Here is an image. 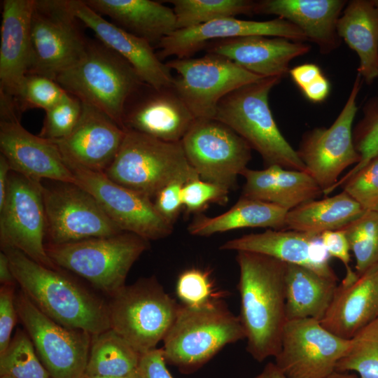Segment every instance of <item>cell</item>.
<instances>
[{
    "label": "cell",
    "instance_id": "1",
    "mask_svg": "<svg viewBox=\"0 0 378 378\" xmlns=\"http://www.w3.org/2000/svg\"><path fill=\"white\" fill-rule=\"evenodd\" d=\"M238 290L246 350L257 361L276 357L287 321V263L263 254L237 251Z\"/></svg>",
    "mask_w": 378,
    "mask_h": 378
},
{
    "label": "cell",
    "instance_id": "2",
    "mask_svg": "<svg viewBox=\"0 0 378 378\" xmlns=\"http://www.w3.org/2000/svg\"><path fill=\"white\" fill-rule=\"evenodd\" d=\"M20 290L44 314L70 328L97 335L110 328L107 304L58 270L45 267L20 251L1 248Z\"/></svg>",
    "mask_w": 378,
    "mask_h": 378
},
{
    "label": "cell",
    "instance_id": "3",
    "mask_svg": "<svg viewBox=\"0 0 378 378\" xmlns=\"http://www.w3.org/2000/svg\"><path fill=\"white\" fill-rule=\"evenodd\" d=\"M244 339L246 334L239 316L215 298L199 306L179 304L162 349L167 364L190 374L225 346Z\"/></svg>",
    "mask_w": 378,
    "mask_h": 378
},
{
    "label": "cell",
    "instance_id": "4",
    "mask_svg": "<svg viewBox=\"0 0 378 378\" xmlns=\"http://www.w3.org/2000/svg\"><path fill=\"white\" fill-rule=\"evenodd\" d=\"M281 80L263 78L232 91L219 102L214 118L241 136L267 167L307 172L297 150L281 133L270 108V92Z\"/></svg>",
    "mask_w": 378,
    "mask_h": 378
},
{
    "label": "cell",
    "instance_id": "5",
    "mask_svg": "<svg viewBox=\"0 0 378 378\" xmlns=\"http://www.w3.org/2000/svg\"><path fill=\"white\" fill-rule=\"evenodd\" d=\"M55 81L67 93L103 111L122 127L125 104L144 83L126 59L98 39H88L80 59Z\"/></svg>",
    "mask_w": 378,
    "mask_h": 378
},
{
    "label": "cell",
    "instance_id": "6",
    "mask_svg": "<svg viewBox=\"0 0 378 378\" xmlns=\"http://www.w3.org/2000/svg\"><path fill=\"white\" fill-rule=\"evenodd\" d=\"M104 173L151 200L172 182L200 178L189 164L181 141H162L130 130H125L122 145Z\"/></svg>",
    "mask_w": 378,
    "mask_h": 378
},
{
    "label": "cell",
    "instance_id": "7",
    "mask_svg": "<svg viewBox=\"0 0 378 378\" xmlns=\"http://www.w3.org/2000/svg\"><path fill=\"white\" fill-rule=\"evenodd\" d=\"M148 247V240L128 232L46 244L48 256L57 267L77 274L109 295L125 285L131 267Z\"/></svg>",
    "mask_w": 378,
    "mask_h": 378
},
{
    "label": "cell",
    "instance_id": "8",
    "mask_svg": "<svg viewBox=\"0 0 378 378\" xmlns=\"http://www.w3.org/2000/svg\"><path fill=\"white\" fill-rule=\"evenodd\" d=\"M178 307L155 276L141 278L110 295V328L142 355L163 340Z\"/></svg>",
    "mask_w": 378,
    "mask_h": 378
},
{
    "label": "cell",
    "instance_id": "9",
    "mask_svg": "<svg viewBox=\"0 0 378 378\" xmlns=\"http://www.w3.org/2000/svg\"><path fill=\"white\" fill-rule=\"evenodd\" d=\"M80 22L70 0H35L31 19L28 74L55 80L62 72L77 62L88 42Z\"/></svg>",
    "mask_w": 378,
    "mask_h": 378
},
{
    "label": "cell",
    "instance_id": "10",
    "mask_svg": "<svg viewBox=\"0 0 378 378\" xmlns=\"http://www.w3.org/2000/svg\"><path fill=\"white\" fill-rule=\"evenodd\" d=\"M186 157L202 180L228 190L251 159L248 144L215 118H196L181 141Z\"/></svg>",
    "mask_w": 378,
    "mask_h": 378
},
{
    "label": "cell",
    "instance_id": "11",
    "mask_svg": "<svg viewBox=\"0 0 378 378\" xmlns=\"http://www.w3.org/2000/svg\"><path fill=\"white\" fill-rule=\"evenodd\" d=\"M18 318L52 378H85L90 332L65 327L41 312L21 290L15 294Z\"/></svg>",
    "mask_w": 378,
    "mask_h": 378
},
{
    "label": "cell",
    "instance_id": "12",
    "mask_svg": "<svg viewBox=\"0 0 378 378\" xmlns=\"http://www.w3.org/2000/svg\"><path fill=\"white\" fill-rule=\"evenodd\" d=\"M176 72L173 89L196 118H214L219 102L232 91L263 77L214 53L166 62Z\"/></svg>",
    "mask_w": 378,
    "mask_h": 378
},
{
    "label": "cell",
    "instance_id": "13",
    "mask_svg": "<svg viewBox=\"0 0 378 378\" xmlns=\"http://www.w3.org/2000/svg\"><path fill=\"white\" fill-rule=\"evenodd\" d=\"M46 218L42 181L11 171L5 202L0 208L1 248H13L55 270L43 241Z\"/></svg>",
    "mask_w": 378,
    "mask_h": 378
},
{
    "label": "cell",
    "instance_id": "14",
    "mask_svg": "<svg viewBox=\"0 0 378 378\" xmlns=\"http://www.w3.org/2000/svg\"><path fill=\"white\" fill-rule=\"evenodd\" d=\"M46 234L50 244L106 237L120 232L95 198L76 183L43 185Z\"/></svg>",
    "mask_w": 378,
    "mask_h": 378
},
{
    "label": "cell",
    "instance_id": "15",
    "mask_svg": "<svg viewBox=\"0 0 378 378\" xmlns=\"http://www.w3.org/2000/svg\"><path fill=\"white\" fill-rule=\"evenodd\" d=\"M64 161L75 177L76 184L95 198L120 230L148 241L161 239L172 233L174 225L158 213L150 198L114 182L103 172Z\"/></svg>",
    "mask_w": 378,
    "mask_h": 378
},
{
    "label": "cell",
    "instance_id": "16",
    "mask_svg": "<svg viewBox=\"0 0 378 378\" xmlns=\"http://www.w3.org/2000/svg\"><path fill=\"white\" fill-rule=\"evenodd\" d=\"M360 80L358 74L348 99L332 125L328 128H315L307 132L297 150L307 172L325 195L338 181L341 173L349 166L357 164L360 159L352 134Z\"/></svg>",
    "mask_w": 378,
    "mask_h": 378
},
{
    "label": "cell",
    "instance_id": "17",
    "mask_svg": "<svg viewBox=\"0 0 378 378\" xmlns=\"http://www.w3.org/2000/svg\"><path fill=\"white\" fill-rule=\"evenodd\" d=\"M352 342L335 335L316 319L288 320L274 363L287 378H326Z\"/></svg>",
    "mask_w": 378,
    "mask_h": 378
},
{
    "label": "cell",
    "instance_id": "18",
    "mask_svg": "<svg viewBox=\"0 0 378 378\" xmlns=\"http://www.w3.org/2000/svg\"><path fill=\"white\" fill-rule=\"evenodd\" d=\"M196 118L173 88L143 83L127 101L122 127L156 139L181 142Z\"/></svg>",
    "mask_w": 378,
    "mask_h": 378
},
{
    "label": "cell",
    "instance_id": "19",
    "mask_svg": "<svg viewBox=\"0 0 378 378\" xmlns=\"http://www.w3.org/2000/svg\"><path fill=\"white\" fill-rule=\"evenodd\" d=\"M0 149L11 171L42 181L76 183L57 146L24 129L15 111L0 113Z\"/></svg>",
    "mask_w": 378,
    "mask_h": 378
},
{
    "label": "cell",
    "instance_id": "20",
    "mask_svg": "<svg viewBox=\"0 0 378 378\" xmlns=\"http://www.w3.org/2000/svg\"><path fill=\"white\" fill-rule=\"evenodd\" d=\"M249 36L281 37L300 42L307 40L300 28L281 18L260 22L231 17L176 29L160 42L157 55L162 61L169 57H190L209 42Z\"/></svg>",
    "mask_w": 378,
    "mask_h": 378
},
{
    "label": "cell",
    "instance_id": "21",
    "mask_svg": "<svg viewBox=\"0 0 378 378\" xmlns=\"http://www.w3.org/2000/svg\"><path fill=\"white\" fill-rule=\"evenodd\" d=\"M125 135V130L108 115L82 103L80 119L71 133L52 141L65 160L104 172L115 159Z\"/></svg>",
    "mask_w": 378,
    "mask_h": 378
},
{
    "label": "cell",
    "instance_id": "22",
    "mask_svg": "<svg viewBox=\"0 0 378 378\" xmlns=\"http://www.w3.org/2000/svg\"><path fill=\"white\" fill-rule=\"evenodd\" d=\"M76 16L90 29L97 39L126 59L143 82L155 88H172L174 77L166 63L159 59L154 47L104 19L83 0H70Z\"/></svg>",
    "mask_w": 378,
    "mask_h": 378
},
{
    "label": "cell",
    "instance_id": "23",
    "mask_svg": "<svg viewBox=\"0 0 378 378\" xmlns=\"http://www.w3.org/2000/svg\"><path fill=\"white\" fill-rule=\"evenodd\" d=\"M220 248L263 254L288 264L306 267L323 276L337 279L329 264L330 256L321 235L267 229L261 233L245 234L227 241Z\"/></svg>",
    "mask_w": 378,
    "mask_h": 378
},
{
    "label": "cell",
    "instance_id": "24",
    "mask_svg": "<svg viewBox=\"0 0 378 378\" xmlns=\"http://www.w3.org/2000/svg\"><path fill=\"white\" fill-rule=\"evenodd\" d=\"M205 48L254 74L282 78L289 72L290 61L309 52L311 46L285 38L249 36L214 41Z\"/></svg>",
    "mask_w": 378,
    "mask_h": 378
},
{
    "label": "cell",
    "instance_id": "25",
    "mask_svg": "<svg viewBox=\"0 0 378 378\" xmlns=\"http://www.w3.org/2000/svg\"><path fill=\"white\" fill-rule=\"evenodd\" d=\"M35 0H4L0 43V96L15 99L31 62V19Z\"/></svg>",
    "mask_w": 378,
    "mask_h": 378
},
{
    "label": "cell",
    "instance_id": "26",
    "mask_svg": "<svg viewBox=\"0 0 378 378\" xmlns=\"http://www.w3.org/2000/svg\"><path fill=\"white\" fill-rule=\"evenodd\" d=\"M378 316V264L353 281H343L320 323L335 335L353 340Z\"/></svg>",
    "mask_w": 378,
    "mask_h": 378
},
{
    "label": "cell",
    "instance_id": "27",
    "mask_svg": "<svg viewBox=\"0 0 378 378\" xmlns=\"http://www.w3.org/2000/svg\"><path fill=\"white\" fill-rule=\"evenodd\" d=\"M346 4L344 0H261L256 1L255 14L275 15L290 22L321 54H328L340 46L337 24Z\"/></svg>",
    "mask_w": 378,
    "mask_h": 378
},
{
    "label": "cell",
    "instance_id": "28",
    "mask_svg": "<svg viewBox=\"0 0 378 378\" xmlns=\"http://www.w3.org/2000/svg\"><path fill=\"white\" fill-rule=\"evenodd\" d=\"M242 197L259 200L290 211L321 195L323 190L307 172L273 165L261 170L246 168Z\"/></svg>",
    "mask_w": 378,
    "mask_h": 378
},
{
    "label": "cell",
    "instance_id": "29",
    "mask_svg": "<svg viewBox=\"0 0 378 378\" xmlns=\"http://www.w3.org/2000/svg\"><path fill=\"white\" fill-rule=\"evenodd\" d=\"M88 6L115 24L146 40L153 47L176 29L173 10L150 0H85Z\"/></svg>",
    "mask_w": 378,
    "mask_h": 378
},
{
    "label": "cell",
    "instance_id": "30",
    "mask_svg": "<svg viewBox=\"0 0 378 378\" xmlns=\"http://www.w3.org/2000/svg\"><path fill=\"white\" fill-rule=\"evenodd\" d=\"M337 31L359 57L358 74L368 84L374 81L378 78V0L349 1Z\"/></svg>",
    "mask_w": 378,
    "mask_h": 378
},
{
    "label": "cell",
    "instance_id": "31",
    "mask_svg": "<svg viewBox=\"0 0 378 378\" xmlns=\"http://www.w3.org/2000/svg\"><path fill=\"white\" fill-rule=\"evenodd\" d=\"M337 279L323 276L306 267L288 264L285 279L288 320L324 316L337 287Z\"/></svg>",
    "mask_w": 378,
    "mask_h": 378
},
{
    "label": "cell",
    "instance_id": "32",
    "mask_svg": "<svg viewBox=\"0 0 378 378\" xmlns=\"http://www.w3.org/2000/svg\"><path fill=\"white\" fill-rule=\"evenodd\" d=\"M288 211L274 204L241 196L225 213L214 217L199 214L188 225V231L194 236L208 237L246 227L284 230Z\"/></svg>",
    "mask_w": 378,
    "mask_h": 378
},
{
    "label": "cell",
    "instance_id": "33",
    "mask_svg": "<svg viewBox=\"0 0 378 378\" xmlns=\"http://www.w3.org/2000/svg\"><path fill=\"white\" fill-rule=\"evenodd\" d=\"M365 210L346 192L321 200L305 202L288 211L286 230L321 235L340 230L361 216Z\"/></svg>",
    "mask_w": 378,
    "mask_h": 378
},
{
    "label": "cell",
    "instance_id": "34",
    "mask_svg": "<svg viewBox=\"0 0 378 378\" xmlns=\"http://www.w3.org/2000/svg\"><path fill=\"white\" fill-rule=\"evenodd\" d=\"M141 356L111 328L92 335L85 378L131 374L138 370Z\"/></svg>",
    "mask_w": 378,
    "mask_h": 378
},
{
    "label": "cell",
    "instance_id": "35",
    "mask_svg": "<svg viewBox=\"0 0 378 378\" xmlns=\"http://www.w3.org/2000/svg\"><path fill=\"white\" fill-rule=\"evenodd\" d=\"M177 29L196 27L216 20L237 15L255 14L256 1L251 0H170Z\"/></svg>",
    "mask_w": 378,
    "mask_h": 378
},
{
    "label": "cell",
    "instance_id": "36",
    "mask_svg": "<svg viewBox=\"0 0 378 378\" xmlns=\"http://www.w3.org/2000/svg\"><path fill=\"white\" fill-rule=\"evenodd\" d=\"M0 375L11 378H52L39 359L30 337L20 329L0 354Z\"/></svg>",
    "mask_w": 378,
    "mask_h": 378
},
{
    "label": "cell",
    "instance_id": "37",
    "mask_svg": "<svg viewBox=\"0 0 378 378\" xmlns=\"http://www.w3.org/2000/svg\"><path fill=\"white\" fill-rule=\"evenodd\" d=\"M340 230L354 253L358 276L378 264V210L365 211Z\"/></svg>",
    "mask_w": 378,
    "mask_h": 378
},
{
    "label": "cell",
    "instance_id": "38",
    "mask_svg": "<svg viewBox=\"0 0 378 378\" xmlns=\"http://www.w3.org/2000/svg\"><path fill=\"white\" fill-rule=\"evenodd\" d=\"M68 94L55 80L28 74L22 80L14 102L20 113L31 108H41L46 111Z\"/></svg>",
    "mask_w": 378,
    "mask_h": 378
},
{
    "label": "cell",
    "instance_id": "39",
    "mask_svg": "<svg viewBox=\"0 0 378 378\" xmlns=\"http://www.w3.org/2000/svg\"><path fill=\"white\" fill-rule=\"evenodd\" d=\"M82 111V102L68 94L62 100L46 111L41 130L42 138L57 141L69 135L76 126Z\"/></svg>",
    "mask_w": 378,
    "mask_h": 378
},
{
    "label": "cell",
    "instance_id": "40",
    "mask_svg": "<svg viewBox=\"0 0 378 378\" xmlns=\"http://www.w3.org/2000/svg\"><path fill=\"white\" fill-rule=\"evenodd\" d=\"M353 139L360 161L332 187L330 192L378 156V104L374 103L366 108L365 116L356 127Z\"/></svg>",
    "mask_w": 378,
    "mask_h": 378
},
{
    "label": "cell",
    "instance_id": "41",
    "mask_svg": "<svg viewBox=\"0 0 378 378\" xmlns=\"http://www.w3.org/2000/svg\"><path fill=\"white\" fill-rule=\"evenodd\" d=\"M348 352L339 360L336 370L354 371L358 378H378V339L355 338Z\"/></svg>",
    "mask_w": 378,
    "mask_h": 378
},
{
    "label": "cell",
    "instance_id": "42",
    "mask_svg": "<svg viewBox=\"0 0 378 378\" xmlns=\"http://www.w3.org/2000/svg\"><path fill=\"white\" fill-rule=\"evenodd\" d=\"M176 295L188 306H199L218 298L210 278V274L200 268H190L178 277Z\"/></svg>",
    "mask_w": 378,
    "mask_h": 378
},
{
    "label": "cell",
    "instance_id": "43",
    "mask_svg": "<svg viewBox=\"0 0 378 378\" xmlns=\"http://www.w3.org/2000/svg\"><path fill=\"white\" fill-rule=\"evenodd\" d=\"M343 191L365 211L378 210V156L346 180Z\"/></svg>",
    "mask_w": 378,
    "mask_h": 378
},
{
    "label": "cell",
    "instance_id": "44",
    "mask_svg": "<svg viewBox=\"0 0 378 378\" xmlns=\"http://www.w3.org/2000/svg\"><path fill=\"white\" fill-rule=\"evenodd\" d=\"M230 190L216 184L195 178L186 183L181 190L187 213H200L210 203L225 204Z\"/></svg>",
    "mask_w": 378,
    "mask_h": 378
},
{
    "label": "cell",
    "instance_id": "45",
    "mask_svg": "<svg viewBox=\"0 0 378 378\" xmlns=\"http://www.w3.org/2000/svg\"><path fill=\"white\" fill-rule=\"evenodd\" d=\"M186 183L172 182L162 188L154 197V206L158 213L169 224L174 225L183 206L181 190Z\"/></svg>",
    "mask_w": 378,
    "mask_h": 378
},
{
    "label": "cell",
    "instance_id": "46",
    "mask_svg": "<svg viewBox=\"0 0 378 378\" xmlns=\"http://www.w3.org/2000/svg\"><path fill=\"white\" fill-rule=\"evenodd\" d=\"M14 286L1 285L0 288V354L8 346L11 332L18 318Z\"/></svg>",
    "mask_w": 378,
    "mask_h": 378
},
{
    "label": "cell",
    "instance_id": "47",
    "mask_svg": "<svg viewBox=\"0 0 378 378\" xmlns=\"http://www.w3.org/2000/svg\"><path fill=\"white\" fill-rule=\"evenodd\" d=\"M321 239L330 257L339 259L344 265L346 275L354 274L349 267L351 250L347 237L342 230H329L321 234Z\"/></svg>",
    "mask_w": 378,
    "mask_h": 378
},
{
    "label": "cell",
    "instance_id": "48",
    "mask_svg": "<svg viewBox=\"0 0 378 378\" xmlns=\"http://www.w3.org/2000/svg\"><path fill=\"white\" fill-rule=\"evenodd\" d=\"M162 349H153L141 356L139 372L142 378H173L166 366Z\"/></svg>",
    "mask_w": 378,
    "mask_h": 378
},
{
    "label": "cell",
    "instance_id": "49",
    "mask_svg": "<svg viewBox=\"0 0 378 378\" xmlns=\"http://www.w3.org/2000/svg\"><path fill=\"white\" fill-rule=\"evenodd\" d=\"M289 73L293 80L302 91L323 75L318 66L309 63L295 66Z\"/></svg>",
    "mask_w": 378,
    "mask_h": 378
},
{
    "label": "cell",
    "instance_id": "50",
    "mask_svg": "<svg viewBox=\"0 0 378 378\" xmlns=\"http://www.w3.org/2000/svg\"><path fill=\"white\" fill-rule=\"evenodd\" d=\"M330 85L325 76L319 78L307 86L303 90L305 97L313 102H321L329 94Z\"/></svg>",
    "mask_w": 378,
    "mask_h": 378
},
{
    "label": "cell",
    "instance_id": "51",
    "mask_svg": "<svg viewBox=\"0 0 378 378\" xmlns=\"http://www.w3.org/2000/svg\"><path fill=\"white\" fill-rule=\"evenodd\" d=\"M11 168L4 155H0V208L4 205L9 183Z\"/></svg>",
    "mask_w": 378,
    "mask_h": 378
},
{
    "label": "cell",
    "instance_id": "52",
    "mask_svg": "<svg viewBox=\"0 0 378 378\" xmlns=\"http://www.w3.org/2000/svg\"><path fill=\"white\" fill-rule=\"evenodd\" d=\"M0 281L1 285H15L16 284L8 258L3 251L0 252Z\"/></svg>",
    "mask_w": 378,
    "mask_h": 378
},
{
    "label": "cell",
    "instance_id": "53",
    "mask_svg": "<svg viewBox=\"0 0 378 378\" xmlns=\"http://www.w3.org/2000/svg\"><path fill=\"white\" fill-rule=\"evenodd\" d=\"M355 338L378 339V316L365 326Z\"/></svg>",
    "mask_w": 378,
    "mask_h": 378
},
{
    "label": "cell",
    "instance_id": "54",
    "mask_svg": "<svg viewBox=\"0 0 378 378\" xmlns=\"http://www.w3.org/2000/svg\"><path fill=\"white\" fill-rule=\"evenodd\" d=\"M262 372L264 378H287L274 363H268Z\"/></svg>",
    "mask_w": 378,
    "mask_h": 378
},
{
    "label": "cell",
    "instance_id": "55",
    "mask_svg": "<svg viewBox=\"0 0 378 378\" xmlns=\"http://www.w3.org/2000/svg\"><path fill=\"white\" fill-rule=\"evenodd\" d=\"M326 378H358V376L348 373L347 372L334 371Z\"/></svg>",
    "mask_w": 378,
    "mask_h": 378
},
{
    "label": "cell",
    "instance_id": "56",
    "mask_svg": "<svg viewBox=\"0 0 378 378\" xmlns=\"http://www.w3.org/2000/svg\"><path fill=\"white\" fill-rule=\"evenodd\" d=\"M86 378H142V377L140 374L139 370H137L131 374L122 376V377H86Z\"/></svg>",
    "mask_w": 378,
    "mask_h": 378
},
{
    "label": "cell",
    "instance_id": "57",
    "mask_svg": "<svg viewBox=\"0 0 378 378\" xmlns=\"http://www.w3.org/2000/svg\"><path fill=\"white\" fill-rule=\"evenodd\" d=\"M253 378H264V375H263L262 372L261 373H260L259 374H258L257 376H255V377H253Z\"/></svg>",
    "mask_w": 378,
    "mask_h": 378
},
{
    "label": "cell",
    "instance_id": "58",
    "mask_svg": "<svg viewBox=\"0 0 378 378\" xmlns=\"http://www.w3.org/2000/svg\"><path fill=\"white\" fill-rule=\"evenodd\" d=\"M1 378H11V377H1Z\"/></svg>",
    "mask_w": 378,
    "mask_h": 378
}]
</instances>
